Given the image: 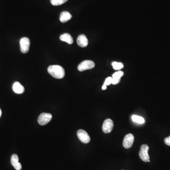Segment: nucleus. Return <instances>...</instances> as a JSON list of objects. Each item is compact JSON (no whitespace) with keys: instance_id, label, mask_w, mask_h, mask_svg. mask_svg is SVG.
I'll return each instance as SVG.
<instances>
[{"instance_id":"6e6552de","label":"nucleus","mask_w":170,"mask_h":170,"mask_svg":"<svg viewBox=\"0 0 170 170\" xmlns=\"http://www.w3.org/2000/svg\"><path fill=\"white\" fill-rule=\"evenodd\" d=\"M113 127V121L111 119H105L103 125V131L105 133H109L112 131Z\"/></svg>"},{"instance_id":"2eb2a0df","label":"nucleus","mask_w":170,"mask_h":170,"mask_svg":"<svg viewBox=\"0 0 170 170\" xmlns=\"http://www.w3.org/2000/svg\"><path fill=\"white\" fill-rule=\"evenodd\" d=\"M111 65L113 67V69L114 70H116V71L120 70L121 69H123L124 67L123 64L122 63L116 62H112Z\"/></svg>"},{"instance_id":"aec40b11","label":"nucleus","mask_w":170,"mask_h":170,"mask_svg":"<svg viewBox=\"0 0 170 170\" xmlns=\"http://www.w3.org/2000/svg\"><path fill=\"white\" fill-rule=\"evenodd\" d=\"M120 80L119 79H112V84L113 85H116V84H118L119 83Z\"/></svg>"},{"instance_id":"f03ea898","label":"nucleus","mask_w":170,"mask_h":170,"mask_svg":"<svg viewBox=\"0 0 170 170\" xmlns=\"http://www.w3.org/2000/svg\"><path fill=\"white\" fill-rule=\"evenodd\" d=\"M149 147L147 145H143L141 147L139 153L140 158L145 162H150V158L149 156Z\"/></svg>"},{"instance_id":"f257e3e1","label":"nucleus","mask_w":170,"mask_h":170,"mask_svg":"<svg viewBox=\"0 0 170 170\" xmlns=\"http://www.w3.org/2000/svg\"><path fill=\"white\" fill-rule=\"evenodd\" d=\"M47 71L51 76L57 79H61L65 76L64 69L60 65L50 66L48 68Z\"/></svg>"},{"instance_id":"423d86ee","label":"nucleus","mask_w":170,"mask_h":170,"mask_svg":"<svg viewBox=\"0 0 170 170\" xmlns=\"http://www.w3.org/2000/svg\"><path fill=\"white\" fill-rule=\"evenodd\" d=\"M77 136L83 143L87 144L90 141V138L89 135L86 131L83 130H79L77 132Z\"/></svg>"},{"instance_id":"9b49d317","label":"nucleus","mask_w":170,"mask_h":170,"mask_svg":"<svg viewBox=\"0 0 170 170\" xmlns=\"http://www.w3.org/2000/svg\"><path fill=\"white\" fill-rule=\"evenodd\" d=\"M13 91L16 94H21L23 93L25 91V88L22 85H21L19 82H16L13 84L12 87Z\"/></svg>"},{"instance_id":"1a4fd4ad","label":"nucleus","mask_w":170,"mask_h":170,"mask_svg":"<svg viewBox=\"0 0 170 170\" xmlns=\"http://www.w3.org/2000/svg\"><path fill=\"white\" fill-rule=\"evenodd\" d=\"M18 160L19 159L18 156L16 154H13L11 156L10 160L11 164L16 170H20L22 168V165L20 164V163L18 162Z\"/></svg>"},{"instance_id":"6ab92c4d","label":"nucleus","mask_w":170,"mask_h":170,"mask_svg":"<svg viewBox=\"0 0 170 170\" xmlns=\"http://www.w3.org/2000/svg\"><path fill=\"white\" fill-rule=\"evenodd\" d=\"M164 143L166 145L170 146V136L164 139Z\"/></svg>"},{"instance_id":"f3484780","label":"nucleus","mask_w":170,"mask_h":170,"mask_svg":"<svg viewBox=\"0 0 170 170\" xmlns=\"http://www.w3.org/2000/svg\"><path fill=\"white\" fill-rule=\"evenodd\" d=\"M124 73L122 71H119L117 72H115L114 74L112 75V79H119L120 80V79L123 76Z\"/></svg>"},{"instance_id":"9d476101","label":"nucleus","mask_w":170,"mask_h":170,"mask_svg":"<svg viewBox=\"0 0 170 170\" xmlns=\"http://www.w3.org/2000/svg\"><path fill=\"white\" fill-rule=\"evenodd\" d=\"M77 44L78 46L81 47H87L88 44V41L86 35L84 34H80L77 38Z\"/></svg>"},{"instance_id":"0eeeda50","label":"nucleus","mask_w":170,"mask_h":170,"mask_svg":"<svg viewBox=\"0 0 170 170\" xmlns=\"http://www.w3.org/2000/svg\"><path fill=\"white\" fill-rule=\"evenodd\" d=\"M134 137L132 134H128L125 136L123 141V146L125 148H130L132 146Z\"/></svg>"},{"instance_id":"f8f14e48","label":"nucleus","mask_w":170,"mask_h":170,"mask_svg":"<svg viewBox=\"0 0 170 170\" xmlns=\"http://www.w3.org/2000/svg\"><path fill=\"white\" fill-rule=\"evenodd\" d=\"M72 18V15L68 11H63L60 14V20L61 22L65 23L70 20Z\"/></svg>"},{"instance_id":"4468645a","label":"nucleus","mask_w":170,"mask_h":170,"mask_svg":"<svg viewBox=\"0 0 170 170\" xmlns=\"http://www.w3.org/2000/svg\"><path fill=\"white\" fill-rule=\"evenodd\" d=\"M132 119L135 123L139 124L144 123L145 122V119L143 117L138 115H135L132 116Z\"/></svg>"},{"instance_id":"a211bd4d","label":"nucleus","mask_w":170,"mask_h":170,"mask_svg":"<svg viewBox=\"0 0 170 170\" xmlns=\"http://www.w3.org/2000/svg\"><path fill=\"white\" fill-rule=\"evenodd\" d=\"M112 78L111 77H108V78H107L106 79H105V81L104 82V84L103 85H106V86H108V85H111V84H112Z\"/></svg>"},{"instance_id":"7ed1b4c3","label":"nucleus","mask_w":170,"mask_h":170,"mask_svg":"<svg viewBox=\"0 0 170 170\" xmlns=\"http://www.w3.org/2000/svg\"><path fill=\"white\" fill-rule=\"evenodd\" d=\"M95 66L94 62L90 60H85L79 64L78 69L79 71H83L86 70L93 69Z\"/></svg>"},{"instance_id":"39448f33","label":"nucleus","mask_w":170,"mask_h":170,"mask_svg":"<svg viewBox=\"0 0 170 170\" xmlns=\"http://www.w3.org/2000/svg\"><path fill=\"white\" fill-rule=\"evenodd\" d=\"M52 119L51 114L49 113H42L40 115L38 119V122L41 125H45L50 122Z\"/></svg>"},{"instance_id":"dca6fc26","label":"nucleus","mask_w":170,"mask_h":170,"mask_svg":"<svg viewBox=\"0 0 170 170\" xmlns=\"http://www.w3.org/2000/svg\"><path fill=\"white\" fill-rule=\"evenodd\" d=\"M68 0H50L51 4L54 6L62 5L67 2Z\"/></svg>"},{"instance_id":"20e7f679","label":"nucleus","mask_w":170,"mask_h":170,"mask_svg":"<svg viewBox=\"0 0 170 170\" xmlns=\"http://www.w3.org/2000/svg\"><path fill=\"white\" fill-rule=\"evenodd\" d=\"M20 50L23 54H26L30 49V39L26 37H24L20 40Z\"/></svg>"},{"instance_id":"412c9836","label":"nucleus","mask_w":170,"mask_h":170,"mask_svg":"<svg viewBox=\"0 0 170 170\" xmlns=\"http://www.w3.org/2000/svg\"><path fill=\"white\" fill-rule=\"evenodd\" d=\"M102 88L103 90H105V89H107V86H106V85H103Z\"/></svg>"},{"instance_id":"4be33fe9","label":"nucleus","mask_w":170,"mask_h":170,"mask_svg":"<svg viewBox=\"0 0 170 170\" xmlns=\"http://www.w3.org/2000/svg\"><path fill=\"white\" fill-rule=\"evenodd\" d=\"M2 115V111L1 109V108H0V117H1V116Z\"/></svg>"},{"instance_id":"ddd939ff","label":"nucleus","mask_w":170,"mask_h":170,"mask_svg":"<svg viewBox=\"0 0 170 170\" xmlns=\"http://www.w3.org/2000/svg\"><path fill=\"white\" fill-rule=\"evenodd\" d=\"M60 39L62 41L65 42L68 44L71 45L73 42V39L71 34L68 33H64L60 36Z\"/></svg>"}]
</instances>
